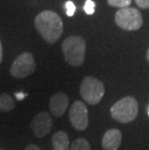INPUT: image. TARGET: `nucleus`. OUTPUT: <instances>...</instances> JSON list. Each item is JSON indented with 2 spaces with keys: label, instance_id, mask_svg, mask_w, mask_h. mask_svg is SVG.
<instances>
[{
  "label": "nucleus",
  "instance_id": "1",
  "mask_svg": "<svg viewBox=\"0 0 149 150\" xmlns=\"http://www.w3.org/2000/svg\"><path fill=\"white\" fill-rule=\"evenodd\" d=\"M38 32L49 44H54L63 33L61 18L52 11H44L35 18Z\"/></svg>",
  "mask_w": 149,
  "mask_h": 150
},
{
  "label": "nucleus",
  "instance_id": "2",
  "mask_svg": "<svg viewBox=\"0 0 149 150\" xmlns=\"http://www.w3.org/2000/svg\"><path fill=\"white\" fill-rule=\"evenodd\" d=\"M62 50L68 64L74 67L82 65L86 50V43L83 38L80 36H70L66 38L62 44Z\"/></svg>",
  "mask_w": 149,
  "mask_h": 150
},
{
  "label": "nucleus",
  "instance_id": "3",
  "mask_svg": "<svg viewBox=\"0 0 149 150\" xmlns=\"http://www.w3.org/2000/svg\"><path fill=\"white\" fill-rule=\"evenodd\" d=\"M138 113V104L134 97L127 96L120 99L110 108L113 119L120 123H129L135 120Z\"/></svg>",
  "mask_w": 149,
  "mask_h": 150
},
{
  "label": "nucleus",
  "instance_id": "4",
  "mask_svg": "<svg viewBox=\"0 0 149 150\" xmlns=\"http://www.w3.org/2000/svg\"><path fill=\"white\" fill-rule=\"evenodd\" d=\"M80 92L82 99L90 105H97L102 100L105 94V86L103 82L94 76H86L82 81Z\"/></svg>",
  "mask_w": 149,
  "mask_h": 150
},
{
  "label": "nucleus",
  "instance_id": "5",
  "mask_svg": "<svg viewBox=\"0 0 149 150\" xmlns=\"http://www.w3.org/2000/svg\"><path fill=\"white\" fill-rule=\"evenodd\" d=\"M115 22L124 30H138L142 25V17L138 10L128 7L120 9L116 12Z\"/></svg>",
  "mask_w": 149,
  "mask_h": 150
},
{
  "label": "nucleus",
  "instance_id": "6",
  "mask_svg": "<svg viewBox=\"0 0 149 150\" xmlns=\"http://www.w3.org/2000/svg\"><path fill=\"white\" fill-rule=\"evenodd\" d=\"M36 63L30 52L20 54L11 66L10 73L16 79H23L30 76L35 71Z\"/></svg>",
  "mask_w": 149,
  "mask_h": 150
},
{
  "label": "nucleus",
  "instance_id": "7",
  "mask_svg": "<svg viewBox=\"0 0 149 150\" xmlns=\"http://www.w3.org/2000/svg\"><path fill=\"white\" fill-rule=\"evenodd\" d=\"M70 121L73 127L78 131H83L88 127V110L81 101H76L70 108Z\"/></svg>",
  "mask_w": 149,
  "mask_h": 150
},
{
  "label": "nucleus",
  "instance_id": "8",
  "mask_svg": "<svg viewBox=\"0 0 149 150\" xmlns=\"http://www.w3.org/2000/svg\"><path fill=\"white\" fill-rule=\"evenodd\" d=\"M34 136L36 138H43L47 136L52 128V119L47 112L42 111L34 116L30 124Z\"/></svg>",
  "mask_w": 149,
  "mask_h": 150
},
{
  "label": "nucleus",
  "instance_id": "9",
  "mask_svg": "<svg viewBox=\"0 0 149 150\" xmlns=\"http://www.w3.org/2000/svg\"><path fill=\"white\" fill-rule=\"evenodd\" d=\"M69 106V98L63 92L53 94L49 100V110L55 117H60L65 113Z\"/></svg>",
  "mask_w": 149,
  "mask_h": 150
},
{
  "label": "nucleus",
  "instance_id": "10",
  "mask_svg": "<svg viewBox=\"0 0 149 150\" xmlns=\"http://www.w3.org/2000/svg\"><path fill=\"white\" fill-rule=\"evenodd\" d=\"M122 142V133L117 129H110L105 133L102 139L104 150H117Z\"/></svg>",
  "mask_w": 149,
  "mask_h": 150
},
{
  "label": "nucleus",
  "instance_id": "11",
  "mask_svg": "<svg viewBox=\"0 0 149 150\" xmlns=\"http://www.w3.org/2000/svg\"><path fill=\"white\" fill-rule=\"evenodd\" d=\"M53 150H69V137L64 131L55 133L52 138Z\"/></svg>",
  "mask_w": 149,
  "mask_h": 150
},
{
  "label": "nucleus",
  "instance_id": "12",
  "mask_svg": "<svg viewBox=\"0 0 149 150\" xmlns=\"http://www.w3.org/2000/svg\"><path fill=\"white\" fill-rule=\"evenodd\" d=\"M16 106L15 101L8 93L0 94V111L1 112H7L14 110Z\"/></svg>",
  "mask_w": 149,
  "mask_h": 150
},
{
  "label": "nucleus",
  "instance_id": "13",
  "mask_svg": "<svg viewBox=\"0 0 149 150\" xmlns=\"http://www.w3.org/2000/svg\"><path fill=\"white\" fill-rule=\"evenodd\" d=\"M70 150H91V146L86 139L81 138L74 140Z\"/></svg>",
  "mask_w": 149,
  "mask_h": 150
},
{
  "label": "nucleus",
  "instance_id": "14",
  "mask_svg": "<svg viewBox=\"0 0 149 150\" xmlns=\"http://www.w3.org/2000/svg\"><path fill=\"white\" fill-rule=\"evenodd\" d=\"M107 3L112 7L124 9L129 7L130 4L132 3V0H107Z\"/></svg>",
  "mask_w": 149,
  "mask_h": 150
},
{
  "label": "nucleus",
  "instance_id": "15",
  "mask_svg": "<svg viewBox=\"0 0 149 150\" xmlns=\"http://www.w3.org/2000/svg\"><path fill=\"white\" fill-rule=\"evenodd\" d=\"M83 9H84V12L86 13L87 15L94 14V12H95V3L92 1V0H86Z\"/></svg>",
  "mask_w": 149,
  "mask_h": 150
},
{
  "label": "nucleus",
  "instance_id": "16",
  "mask_svg": "<svg viewBox=\"0 0 149 150\" xmlns=\"http://www.w3.org/2000/svg\"><path fill=\"white\" fill-rule=\"evenodd\" d=\"M65 8H66V14H67L68 17H73L76 12V6L72 1H67L65 4Z\"/></svg>",
  "mask_w": 149,
  "mask_h": 150
},
{
  "label": "nucleus",
  "instance_id": "17",
  "mask_svg": "<svg viewBox=\"0 0 149 150\" xmlns=\"http://www.w3.org/2000/svg\"><path fill=\"white\" fill-rule=\"evenodd\" d=\"M136 3L138 7L142 9H148L149 8V0H136Z\"/></svg>",
  "mask_w": 149,
  "mask_h": 150
},
{
  "label": "nucleus",
  "instance_id": "18",
  "mask_svg": "<svg viewBox=\"0 0 149 150\" xmlns=\"http://www.w3.org/2000/svg\"><path fill=\"white\" fill-rule=\"evenodd\" d=\"M25 150H41V149L38 147L37 145H35V144H29V145L26 146Z\"/></svg>",
  "mask_w": 149,
  "mask_h": 150
},
{
  "label": "nucleus",
  "instance_id": "19",
  "mask_svg": "<svg viewBox=\"0 0 149 150\" xmlns=\"http://www.w3.org/2000/svg\"><path fill=\"white\" fill-rule=\"evenodd\" d=\"M16 97H17L18 100H23L25 97V94H23V92H20V93H16Z\"/></svg>",
  "mask_w": 149,
  "mask_h": 150
},
{
  "label": "nucleus",
  "instance_id": "20",
  "mask_svg": "<svg viewBox=\"0 0 149 150\" xmlns=\"http://www.w3.org/2000/svg\"><path fill=\"white\" fill-rule=\"evenodd\" d=\"M2 58H3V50H2V44H1V41H0V63L2 62Z\"/></svg>",
  "mask_w": 149,
  "mask_h": 150
},
{
  "label": "nucleus",
  "instance_id": "21",
  "mask_svg": "<svg viewBox=\"0 0 149 150\" xmlns=\"http://www.w3.org/2000/svg\"><path fill=\"white\" fill-rule=\"evenodd\" d=\"M147 60L149 61V49H148V50H147Z\"/></svg>",
  "mask_w": 149,
  "mask_h": 150
},
{
  "label": "nucleus",
  "instance_id": "22",
  "mask_svg": "<svg viewBox=\"0 0 149 150\" xmlns=\"http://www.w3.org/2000/svg\"><path fill=\"white\" fill-rule=\"evenodd\" d=\"M0 150H5V149H2V148H0Z\"/></svg>",
  "mask_w": 149,
  "mask_h": 150
},
{
  "label": "nucleus",
  "instance_id": "23",
  "mask_svg": "<svg viewBox=\"0 0 149 150\" xmlns=\"http://www.w3.org/2000/svg\"><path fill=\"white\" fill-rule=\"evenodd\" d=\"M148 114H149V110H148Z\"/></svg>",
  "mask_w": 149,
  "mask_h": 150
}]
</instances>
